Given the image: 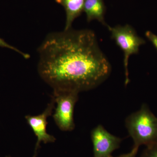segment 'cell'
Returning a JSON list of instances; mask_svg holds the SVG:
<instances>
[{
    "instance_id": "obj_1",
    "label": "cell",
    "mask_w": 157,
    "mask_h": 157,
    "mask_svg": "<svg viewBox=\"0 0 157 157\" xmlns=\"http://www.w3.org/2000/svg\"><path fill=\"white\" fill-rule=\"evenodd\" d=\"M38 71L54 91L80 92L98 87L111 66L89 29L72 28L48 35L38 48Z\"/></svg>"
},
{
    "instance_id": "obj_2",
    "label": "cell",
    "mask_w": 157,
    "mask_h": 157,
    "mask_svg": "<svg viewBox=\"0 0 157 157\" xmlns=\"http://www.w3.org/2000/svg\"><path fill=\"white\" fill-rule=\"evenodd\" d=\"M125 126L134 142V147L157 144V117L147 104L126 118Z\"/></svg>"
},
{
    "instance_id": "obj_3",
    "label": "cell",
    "mask_w": 157,
    "mask_h": 157,
    "mask_svg": "<svg viewBox=\"0 0 157 157\" xmlns=\"http://www.w3.org/2000/svg\"><path fill=\"white\" fill-rule=\"evenodd\" d=\"M107 28L111 33V38L124 52L125 84L126 86L130 81L128 70L129 58L132 55L137 54L139 52L140 46L145 44V41L139 36L135 29L129 25H117L113 27L109 25Z\"/></svg>"
},
{
    "instance_id": "obj_4",
    "label": "cell",
    "mask_w": 157,
    "mask_h": 157,
    "mask_svg": "<svg viewBox=\"0 0 157 157\" xmlns=\"http://www.w3.org/2000/svg\"><path fill=\"white\" fill-rule=\"evenodd\" d=\"M78 92L73 91H54L52 97L57 106L53 117L61 130L70 132L75 128L74 109L78 100Z\"/></svg>"
},
{
    "instance_id": "obj_5",
    "label": "cell",
    "mask_w": 157,
    "mask_h": 157,
    "mask_svg": "<svg viewBox=\"0 0 157 157\" xmlns=\"http://www.w3.org/2000/svg\"><path fill=\"white\" fill-rule=\"evenodd\" d=\"M94 157H112V154L119 148L122 139L107 132L99 125L91 132Z\"/></svg>"
},
{
    "instance_id": "obj_6",
    "label": "cell",
    "mask_w": 157,
    "mask_h": 157,
    "mask_svg": "<svg viewBox=\"0 0 157 157\" xmlns=\"http://www.w3.org/2000/svg\"><path fill=\"white\" fill-rule=\"evenodd\" d=\"M55 103L54 98L52 97L50 103L42 113L37 116L29 115L25 116V119L28 124L37 138L33 157H36L41 142L44 144L53 143L56 140L55 137L48 134L46 131V127L48 124L47 118L51 115Z\"/></svg>"
},
{
    "instance_id": "obj_7",
    "label": "cell",
    "mask_w": 157,
    "mask_h": 157,
    "mask_svg": "<svg viewBox=\"0 0 157 157\" xmlns=\"http://www.w3.org/2000/svg\"><path fill=\"white\" fill-rule=\"evenodd\" d=\"M105 11L104 0H85L83 11L86 14L88 22L96 20L107 28L109 25L104 19Z\"/></svg>"
},
{
    "instance_id": "obj_8",
    "label": "cell",
    "mask_w": 157,
    "mask_h": 157,
    "mask_svg": "<svg viewBox=\"0 0 157 157\" xmlns=\"http://www.w3.org/2000/svg\"><path fill=\"white\" fill-rule=\"evenodd\" d=\"M64 8L66 14L64 30L72 28V25L76 18L83 11L85 0H55Z\"/></svg>"
},
{
    "instance_id": "obj_9",
    "label": "cell",
    "mask_w": 157,
    "mask_h": 157,
    "mask_svg": "<svg viewBox=\"0 0 157 157\" xmlns=\"http://www.w3.org/2000/svg\"><path fill=\"white\" fill-rule=\"evenodd\" d=\"M140 157H157V144L146 146Z\"/></svg>"
},
{
    "instance_id": "obj_10",
    "label": "cell",
    "mask_w": 157,
    "mask_h": 157,
    "mask_svg": "<svg viewBox=\"0 0 157 157\" xmlns=\"http://www.w3.org/2000/svg\"><path fill=\"white\" fill-rule=\"evenodd\" d=\"M0 47H3V48H9V49H11V50H14L16 52H17L21 55L24 58L27 59L29 58L30 57V56L28 54L24 53V52H22L19 49H17V48H15L14 46H11V45H9L8 43H7L5 41L3 40V39H1L0 38Z\"/></svg>"
},
{
    "instance_id": "obj_11",
    "label": "cell",
    "mask_w": 157,
    "mask_h": 157,
    "mask_svg": "<svg viewBox=\"0 0 157 157\" xmlns=\"http://www.w3.org/2000/svg\"><path fill=\"white\" fill-rule=\"evenodd\" d=\"M145 36L149 41L151 42L157 51V35L151 31H147L145 32Z\"/></svg>"
},
{
    "instance_id": "obj_12",
    "label": "cell",
    "mask_w": 157,
    "mask_h": 157,
    "mask_svg": "<svg viewBox=\"0 0 157 157\" xmlns=\"http://www.w3.org/2000/svg\"><path fill=\"white\" fill-rule=\"evenodd\" d=\"M138 149H139V147L133 146V148L129 152L121 155L116 157H136L137 152H138ZM112 157H113L112 156Z\"/></svg>"
},
{
    "instance_id": "obj_13",
    "label": "cell",
    "mask_w": 157,
    "mask_h": 157,
    "mask_svg": "<svg viewBox=\"0 0 157 157\" xmlns=\"http://www.w3.org/2000/svg\"><path fill=\"white\" fill-rule=\"evenodd\" d=\"M6 157H10V156H7Z\"/></svg>"
}]
</instances>
